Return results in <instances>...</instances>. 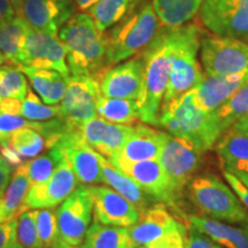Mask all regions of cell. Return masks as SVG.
Listing matches in <instances>:
<instances>
[{
	"label": "cell",
	"instance_id": "obj_46",
	"mask_svg": "<svg viewBox=\"0 0 248 248\" xmlns=\"http://www.w3.org/2000/svg\"><path fill=\"white\" fill-rule=\"evenodd\" d=\"M16 12L9 0H0V24L13 18Z\"/></svg>",
	"mask_w": 248,
	"mask_h": 248
},
{
	"label": "cell",
	"instance_id": "obj_3",
	"mask_svg": "<svg viewBox=\"0 0 248 248\" xmlns=\"http://www.w3.org/2000/svg\"><path fill=\"white\" fill-rule=\"evenodd\" d=\"M157 125L169 133L191 140L201 151H208L222 136L213 113L201 109L193 90L161 107Z\"/></svg>",
	"mask_w": 248,
	"mask_h": 248
},
{
	"label": "cell",
	"instance_id": "obj_39",
	"mask_svg": "<svg viewBox=\"0 0 248 248\" xmlns=\"http://www.w3.org/2000/svg\"><path fill=\"white\" fill-rule=\"evenodd\" d=\"M37 230L44 248H52L59 240L57 210L54 208L36 209Z\"/></svg>",
	"mask_w": 248,
	"mask_h": 248
},
{
	"label": "cell",
	"instance_id": "obj_19",
	"mask_svg": "<svg viewBox=\"0 0 248 248\" xmlns=\"http://www.w3.org/2000/svg\"><path fill=\"white\" fill-rule=\"evenodd\" d=\"M183 226L184 225L176 221L163 203H155L145 209L140 214L138 222L128 228V230L133 247L137 248L147 246Z\"/></svg>",
	"mask_w": 248,
	"mask_h": 248
},
{
	"label": "cell",
	"instance_id": "obj_35",
	"mask_svg": "<svg viewBox=\"0 0 248 248\" xmlns=\"http://www.w3.org/2000/svg\"><path fill=\"white\" fill-rule=\"evenodd\" d=\"M135 126L130 124H119L108 122L106 130L102 135L101 140L99 141L94 151L106 157L107 160L113 161L119 154L121 148L125 144L133 131Z\"/></svg>",
	"mask_w": 248,
	"mask_h": 248
},
{
	"label": "cell",
	"instance_id": "obj_14",
	"mask_svg": "<svg viewBox=\"0 0 248 248\" xmlns=\"http://www.w3.org/2000/svg\"><path fill=\"white\" fill-rule=\"evenodd\" d=\"M117 169L125 173L130 179L137 184L145 193L154 200L175 207L178 195L173 191L166 172L157 159L126 162V161H114L111 162Z\"/></svg>",
	"mask_w": 248,
	"mask_h": 248
},
{
	"label": "cell",
	"instance_id": "obj_38",
	"mask_svg": "<svg viewBox=\"0 0 248 248\" xmlns=\"http://www.w3.org/2000/svg\"><path fill=\"white\" fill-rule=\"evenodd\" d=\"M36 214L31 209L17 217V240L22 248H44L37 230Z\"/></svg>",
	"mask_w": 248,
	"mask_h": 248
},
{
	"label": "cell",
	"instance_id": "obj_18",
	"mask_svg": "<svg viewBox=\"0 0 248 248\" xmlns=\"http://www.w3.org/2000/svg\"><path fill=\"white\" fill-rule=\"evenodd\" d=\"M57 146L62 148L80 184L98 185L104 183L99 155L83 140L79 131L63 137Z\"/></svg>",
	"mask_w": 248,
	"mask_h": 248
},
{
	"label": "cell",
	"instance_id": "obj_41",
	"mask_svg": "<svg viewBox=\"0 0 248 248\" xmlns=\"http://www.w3.org/2000/svg\"><path fill=\"white\" fill-rule=\"evenodd\" d=\"M108 124V121L102 119L101 116H95L93 119H90L79 126V135L89 146H91L93 150L97 147L99 141L101 140L102 135Z\"/></svg>",
	"mask_w": 248,
	"mask_h": 248
},
{
	"label": "cell",
	"instance_id": "obj_33",
	"mask_svg": "<svg viewBox=\"0 0 248 248\" xmlns=\"http://www.w3.org/2000/svg\"><path fill=\"white\" fill-rule=\"evenodd\" d=\"M216 122L218 123L222 132H225L232 124L248 114V82L241 86L232 97L226 100L222 106L214 111Z\"/></svg>",
	"mask_w": 248,
	"mask_h": 248
},
{
	"label": "cell",
	"instance_id": "obj_2",
	"mask_svg": "<svg viewBox=\"0 0 248 248\" xmlns=\"http://www.w3.org/2000/svg\"><path fill=\"white\" fill-rule=\"evenodd\" d=\"M176 37V28H163L153 42L141 52L145 70L141 91L137 98V106L139 120L144 123L157 125L164 93L168 85Z\"/></svg>",
	"mask_w": 248,
	"mask_h": 248
},
{
	"label": "cell",
	"instance_id": "obj_56",
	"mask_svg": "<svg viewBox=\"0 0 248 248\" xmlns=\"http://www.w3.org/2000/svg\"><path fill=\"white\" fill-rule=\"evenodd\" d=\"M0 104H1V98H0Z\"/></svg>",
	"mask_w": 248,
	"mask_h": 248
},
{
	"label": "cell",
	"instance_id": "obj_12",
	"mask_svg": "<svg viewBox=\"0 0 248 248\" xmlns=\"http://www.w3.org/2000/svg\"><path fill=\"white\" fill-rule=\"evenodd\" d=\"M18 66L52 69L70 76L67 48L59 37L29 28Z\"/></svg>",
	"mask_w": 248,
	"mask_h": 248
},
{
	"label": "cell",
	"instance_id": "obj_44",
	"mask_svg": "<svg viewBox=\"0 0 248 248\" xmlns=\"http://www.w3.org/2000/svg\"><path fill=\"white\" fill-rule=\"evenodd\" d=\"M223 177H224L225 181L228 182V184L230 185V187L234 191V193L238 195V198H239L241 202H243L244 206L246 207V209L248 210V187L247 186L245 185L244 183L237 177V176L233 175V173L230 171H228V170H223Z\"/></svg>",
	"mask_w": 248,
	"mask_h": 248
},
{
	"label": "cell",
	"instance_id": "obj_26",
	"mask_svg": "<svg viewBox=\"0 0 248 248\" xmlns=\"http://www.w3.org/2000/svg\"><path fill=\"white\" fill-rule=\"evenodd\" d=\"M29 78L31 85L45 104L58 105L67 91L68 77L57 70L17 66Z\"/></svg>",
	"mask_w": 248,
	"mask_h": 248
},
{
	"label": "cell",
	"instance_id": "obj_45",
	"mask_svg": "<svg viewBox=\"0 0 248 248\" xmlns=\"http://www.w3.org/2000/svg\"><path fill=\"white\" fill-rule=\"evenodd\" d=\"M13 171H14V168L7 162H5L4 164L0 166V199H1V197L5 193L6 188H7Z\"/></svg>",
	"mask_w": 248,
	"mask_h": 248
},
{
	"label": "cell",
	"instance_id": "obj_22",
	"mask_svg": "<svg viewBox=\"0 0 248 248\" xmlns=\"http://www.w3.org/2000/svg\"><path fill=\"white\" fill-rule=\"evenodd\" d=\"M216 152L225 170L237 175H248V133L235 124L222 133Z\"/></svg>",
	"mask_w": 248,
	"mask_h": 248
},
{
	"label": "cell",
	"instance_id": "obj_10",
	"mask_svg": "<svg viewBox=\"0 0 248 248\" xmlns=\"http://www.w3.org/2000/svg\"><path fill=\"white\" fill-rule=\"evenodd\" d=\"M93 200L90 187L78 185L57 209L59 239L79 246L91 224Z\"/></svg>",
	"mask_w": 248,
	"mask_h": 248
},
{
	"label": "cell",
	"instance_id": "obj_34",
	"mask_svg": "<svg viewBox=\"0 0 248 248\" xmlns=\"http://www.w3.org/2000/svg\"><path fill=\"white\" fill-rule=\"evenodd\" d=\"M64 153L61 147L54 146L47 148L44 154L33 157V160L26 161V167L29 177L30 187L47 181L57 169L59 163L63 159Z\"/></svg>",
	"mask_w": 248,
	"mask_h": 248
},
{
	"label": "cell",
	"instance_id": "obj_36",
	"mask_svg": "<svg viewBox=\"0 0 248 248\" xmlns=\"http://www.w3.org/2000/svg\"><path fill=\"white\" fill-rule=\"evenodd\" d=\"M29 85L26 75L17 66L4 64L0 66V98L17 99L23 101Z\"/></svg>",
	"mask_w": 248,
	"mask_h": 248
},
{
	"label": "cell",
	"instance_id": "obj_42",
	"mask_svg": "<svg viewBox=\"0 0 248 248\" xmlns=\"http://www.w3.org/2000/svg\"><path fill=\"white\" fill-rule=\"evenodd\" d=\"M22 247L17 240V218L0 223V248Z\"/></svg>",
	"mask_w": 248,
	"mask_h": 248
},
{
	"label": "cell",
	"instance_id": "obj_48",
	"mask_svg": "<svg viewBox=\"0 0 248 248\" xmlns=\"http://www.w3.org/2000/svg\"><path fill=\"white\" fill-rule=\"evenodd\" d=\"M234 124H235V125L239 126V128L245 130V131L248 133V114H247V115L241 117V119L238 120Z\"/></svg>",
	"mask_w": 248,
	"mask_h": 248
},
{
	"label": "cell",
	"instance_id": "obj_21",
	"mask_svg": "<svg viewBox=\"0 0 248 248\" xmlns=\"http://www.w3.org/2000/svg\"><path fill=\"white\" fill-rule=\"evenodd\" d=\"M164 133L145 124H137L114 161L137 162L157 159L162 148Z\"/></svg>",
	"mask_w": 248,
	"mask_h": 248
},
{
	"label": "cell",
	"instance_id": "obj_16",
	"mask_svg": "<svg viewBox=\"0 0 248 248\" xmlns=\"http://www.w3.org/2000/svg\"><path fill=\"white\" fill-rule=\"evenodd\" d=\"M89 187L93 200L94 221L121 228H130L138 222L139 210L115 190L100 185Z\"/></svg>",
	"mask_w": 248,
	"mask_h": 248
},
{
	"label": "cell",
	"instance_id": "obj_4",
	"mask_svg": "<svg viewBox=\"0 0 248 248\" xmlns=\"http://www.w3.org/2000/svg\"><path fill=\"white\" fill-rule=\"evenodd\" d=\"M161 26L152 1L142 2L128 17L105 32L107 66H115L144 51L160 32Z\"/></svg>",
	"mask_w": 248,
	"mask_h": 248
},
{
	"label": "cell",
	"instance_id": "obj_47",
	"mask_svg": "<svg viewBox=\"0 0 248 248\" xmlns=\"http://www.w3.org/2000/svg\"><path fill=\"white\" fill-rule=\"evenodd\" d=\"M99 0H74L76 8L80 12H88V9Z\"/></svg>",
	"mask_w": 248,
	"mask_h": 248
},
{
	"label": "cell",
	"instance_id": "obj_28",
	"mask_svg": "<svg viewBox=\"0 0 248 248\" xmlns=\"http://www.w3.org/2000/svg\"><path fill=\"white\" fill-rule=\"evenodd\" d=\"M203 0H152L155 14L168 29L184 26L199 13Z\"/></svg>",
	"mask_w": 248,
	"mask_h": 248
},
{
	"label": "cell",
	"instance_id": "obj_13",
	"mask_svg": "<svg viewBox=\"0 0 248 248\" xmlns=\"http://www.w3.org/2000/svg\"><path fill=\"white\" fill-rule=\"evenodd\" d=\"M78 184L71 164L63 156L47 181L29 188L22 206V213L31 209L55 208L73 193Z\"/></svg>",
	"mask_w": 248,
	"mask_h": 248
},
{
	"label": "cell",
	"instance_id": "obj_25",
	"mask_svg": "<svg viewBox=\"0 0 248 248\" xmlns=\"http://www.w3.org/2000/svg\"><path fill=\"white\" fill-rule=\"evenodd\" d=\"M98 155L99 161H100L104 183H106L109 187L115 190L117 193H120L123 198L130 201L140 214L145 209H147L151 206L153 198L145 193L132 179H130L120 169H117L109 160H107L106 157H104L99 153Z\"/></svg>",
	"mask_w": 248,
	"mask_h": 248
},
{
	"label": "cell",
	"instance_id": "obj_5",
	"mask_svg": "<svg viewBox=\"0 0 248 248\" xmlns=\"http://www.w3.org/2000/svg\"><path fill=\"white\" fill-rule=\"evenodd\" d=\"M176 45L171 57L169 80L162 105L168 104L173 99L193 90L203 76L198 61L201 42L200 29L195 24L188 23L176 28Z\"/></svg>",
	"mask_w": 248,
	"mask_h": 248
},
{
	"label": "cell",
	"instance_id": "obj_23",
	"mask_svg": "<svg viewBox=\"0 0 248 248\" xmlns=\"http://www.w3.org/2000/svg\"><path fill=\"white\" fill-rule=\"evenodd\" d=\"M45 147L46 140L42 133L33 128H23L0 145V152L6 162L15 169L26 161L38 156Z\"/></svg>",
	"mask_w": 248,
	"mask_h": 248
},
{
	"label": "cell",
	"instance_id": "obj_8",
	"mask_svg": "<svg viewBox=\"0 0 248 248\" xmlns=\"http://www.w3.org/2000/svg\"><path fill=\"white\" fill-rule=\"evenodd\" d=\"M201 61L204 74L215 76L248 73V44L229 37L201 38Z\"/></svg>",
	"mask_w": 248,
	"mask_h": 248
},
{
	"label": "cell",
	"instance_id": "obj_17",
	"mask_svg": "<svg viewBox=\"0 0 248 248\" xmlns=\"http://www.w3.org/2000/svg\"><path fill=\"white\" fill-rule=\"evenodd\" d=\"M145 61L139 57L109 68L100 79V91L104 97L137 100L144 80Z\"/></svg>",
	"mask_w": 248,
	"mask_h": 248
},
{
	"label": "cell",
	"instance_id": "obj_54",
	"mask_svg": "<svg viewBox=\"0 0 248 248\" xmlns=\"http://www.w3.org/2000/svg\"><path fill=\"white\" fill-rule=\"evenodd\" d=\"M5 162H6V161H5V159H4V156H2L1 152H0V166H1V164H4Z\"/></svg>",
	"mask_w": 248,
	"mask_h": 248
},
{
	"label": "cell",
	"instance_id": "obj_20",
	"mask_svg": "<svg viewBox=\"0 0 248 248\" xmlns=\"http://www.w3.org/2000/svg\"><path fill=\"white\" fill-rule=\"evenodd\" d=\"M246 82H248V73L229 76L203 74L202 79L193 89L195 102L201 109L214 113Z\"/></svg>",
	"mask_w": 248,
	"mask_h": 248
},
{
	"label": "cell",
	"instance_id": "obj_57",
	"mask_svg": "<svg viewBox=\"0 0 248 248\" xmlns=\"http://www.w3.org/2000/svg\"><path fill=\"white\" fill-rule=\"evenodd\" d=\"M17 248H22V247H17Z\"/></svg>",
	"mask_w": 248,
	"mask_h": 248
},
{
	"label": "cell",
	"instance_id": "obj_24",
	"mask_svg": "<svg viewBox=\"0 0 248 248\" xmlns=\"http://www.w3.org/2000/svg\"><path fill=\"white\" fill-rule=\"evenodd\" d=\"M190 226L225 248H248V229L225 224L207 216L186 217Z\"/></svg>",
	"mask_w": 248,
	"mask_h": 248
},
{
	"label": "cell",
	"instance_id": "obj_52",
	"mask_svg": "<svg viewBox=\"0 0 248 248\" xmlns=\"http://www.w3.org/2000/svg\"><path fill=\"white\" fill-rule=\"evenodd\" d=\"M5 222L4 215H2V207H1V201H0V223Z\"/></svg>",
	"mask_w": 248,
	"mask_h": 248
},
{
	"label": "cell",
	"instance_id": "obj_37",
	"mask_svg": "<svg viewBox=\"0 0 248 248\" xmlns=\"http://www.w3.org/2000/svg\"><path fill=\"white\" fill-rule=\"evenodd\" d=\"M21 114L24 119L35 123H46L62 116L61 107L59 105L45 104L30 88L22 101Z\"/></svg>",
	"mask_w": 248,
	"mask_h": 248
},
{
	"label": "cell",
	"instance_id": "obj_55",
	"mask_svg": "<svg viewBox=\"0 0 248 248\" xmlns=\"http://www.w3.org/2000/svg\"><path fill=\"white\" fill-rule=\"evenodd\" d=\"M137 248H145V247H144V246H142V247H137Z\"/></svg>",
	"mask_w": 248,
	"mask_h": 248
},
{
	"label": "cell",
	"instance_id": "obj_43",
	"mask_svg": "<svg viewBox=\"0 0 248 248\" xmlns=\"http://www.w3.org/2000/svg\"><path fill=\"white\" fill-rule=\"evenodd\" d=\"M185 248H222L215 244V241L207 237L206 234L201 233L200 231L195 230L194 228H190L186 235Z\"/></svg>",
	"mask_w": 248,
	"mask_h": 248
},
{
	"label": "cell",
	"instance_id": "obj_31",
	"mask_svg": "<svg viewBox=\"0 0 248 248\" xmlns=\"http://www.w3.org/2000/svg\"><path fill=\"white\" fill-rule=\"evenodd\" d=\"M82 248H135L128 228L105 225L93 221L86 231Z\"/></svg>",
	"mask_w": 248,
	"mask_h": 248
},
{
	"label": "cell",
	"instance_id": "obj_11",
	"mask_svg": "<svg viewBox=\"0 0 248 248\" xmlns=\"http://www.w3.org/2000/svg\"><path fill=\"white\" fill-rule=\"evenodd\" d=\"M100 95V80L91 76H69L66 94L60 105L62 116L70 126L79 129L83 123L98 115Z\"/></svg>",
	"mask_w": 248,
	"mask_h": 248
},
{
	"label": "cell",
	"instance_id": "obj_53",
	"mask_svg": "<svg viewBox=\"0 0 248 248\" xmlns=\"http://www.w3.org/2000/svg\"><path fill=\"white\" fill-rule=\"evenodd\" d=\"M5 62H6V59L4 57V54H2V52L0 51V66H1V64H4Z\"/></svg>",
	"mask_w": 248,
	"mask_h": 248
},
{
	"label": "cell",
	"instance_id": "obj_49",
	"mask_svg": "<svg viewBox=\"0 0 248 248\" xmlns=\"http://www.w3.org/2000/svg\"><path fill=\"white\" fill-rule=\"evenodd\" d=\"M52 248H79V247L74 246V245H70V244H67V243H64L63 240L59 239L57 243L53 245V247Z\"/></svg>",
	"mask_w": 248,
	"mask_h": 248
},
{
	"label": "cell",
	"instance_id": "obj_51",
	"mask_svg": "<svg viewBox=\"0 0 248 248\" xmlns=\"http://www.w3.org/2000/svg\"><path fill=\"white\" fill-rule=\"evenodd\" d=\"M235 176H237V177L248 187V175H246V173H237Z\"/></svg>",
	"mask_w": 248,
	"mask_h": 248
},
{
	"label": "cell",
	"instance_id": "obj_9",
	"mask_svg": "<svg viewBox=\"0 0 248 248\" xmlns=\"http://www.w3.org/2000/svg\"><path fill=\"white\" fill-rule=\"evenodd\" d=\"M199 16L216 36L248 39V0H203Z\"/></svg>",
	"mask_w": 248,
	"mask_h": 248
},
{
	"label": "cell",
	"instance_id": "obj_40",
	"mask_svg": "<svg viewBox=\"0 0 248 248\" xmlns=\"http://www.w3.org/2000/svg\"><path fill=\"white\" fill-rule=\"evenodd\" d=\"M23 128H31V122L24 119L22 114L0 110V145L4 144L15 131Z\"/></svg>",
	"mask_w": 248,
	"mask_h": 248
},
{
	"label": "cell",
	"instance_id": "obj_1",
	"mask_svg": "<svg viewBox=\"0 0 248 248\" xmlns=\"http://www.w3.org/2000/svg\"><path fill=\"white\" fill-rule=\"evenodd\" d=\"M59 38L67 48V63L74 76H91L101 79L107 66L105 33L95 27L91 15L75 13L59 31Z\"/></svg>",
	"mask_w": 248,
	"mask_h": 248
},
{
	"label": "cell",
	"instance_id": "obj_50",
	"mask_svg": "<svg viewBox=\"0 0 248 248\" xmlns=\"http://www.w3.org/2000/svg\"><path fill=\"white\" fill-rule=\"evenodd\" d=\"M9 1H11V4L13 5V7L15 9V12H16V15H17L18 12H20L21 7H22L23 0H9Z\"/></svg>",
	"mask_w": 248,
	"mask_h": 248
},
{
	"label": "cell",
	"instance_id": "obj_15",
	"mask_svg": "<svg viewBox=\"0 0 248 248\" xmlns=\"http://www.w3.org/2000/svg\"><path fill=\"white\" fill-rule=\"evenodd\" d=\"M76 9L74 0H23L17 15L33 29L58 37Z\"/></svg>",
	"mask_w": 248,
	"mask_h": 248
},
{
	"label": "cell",
	"instance_id": "obj_7",
	"mask_svg": "<svg viewBox=\"0 0 248 248\" xmlns=\"http://www.w3.org/2000/svg\"><path fill=\"white\" fill-rule=\"evenodd\" d=\"M202 152L185 137L164 133L160 155L157 157L176 194L181 195L184 186L190 184L199 169Z\"/></svg>",
	"mask_w": 248,
	"mask_h": 248
},
{
	"label": "cell",
	"instance_id": "obj_29",
	"mask_svg": "<svg viewBox=\"0 0 248 248\" xmlns=\"http://www.w3.org/2000/svg\"><path fill=\"white\" fill-rule=\"evenodd\" d=\"M29 188L30 182L24 162L14 169L7 188L0 199L5 222L17 218L22 213V206Z\"/></svg>",
	"mask_w": 248,
	"mask_h": 248
},
{
	"label": "cell",
	"instance_id": "obj_6",
	"mask_svg": "<svg viewBox=\"0 0 248 248\" xmlns=\"http://www.w3.org/2000/svg\"><path fill=\"white\" fill-rule=\"evenodd\" d=\"M194 206L209 218L248 229V210L234 191L215 176H200L188 184Z\"/></svg>",
	"mask_w": 248,
	"mask_h": 248
},
{
	"label": "cell",
	"instance_id": "obj_32",
	"mask_svg": "<svg viewBox=\"0 0 248 248\" xmlns=\"http://www.w3.org/2000/svg\"><path fill=\"white\" fill-rule=\"evenodd\" d=\"M99 116L108 122L133 124L139 120L137 100L121 98H107L100 95L97 105Z\"/></svg>",
	"mask_w": 248,
	"mask_h": 248
},
{
	"label": "cell",
	"instance_id": "obj_27",
	"mask_svg": "<svg viewBox=\"0 0 248 248\" xmlns=\"http://www.w3.org/2000/svg\"><path fill=\"white\" fill-rule=\"evenodd\" d=\"M141 4V0H99L88 9L100 32H107L110 28L128 17Z\"/></svg>",
	"mask_w": 248,
	"mask_h": 248
},
{
	"label": "cell",
	"instance_id": "obj_30",
	"mask_svg": "<svg viewBox=\"0 0 248 248\" xmlns=\"http://www.w3.org/2000/svg\"><path fill=\"white\" fill-rule=\"evenodd\" d=\"M29 28L24 18L18 15L0 24V51L9 64L18 66Z\"/></svg>",
	"mask_w": 248,
	"mask_h": 248
}]
</instances>
